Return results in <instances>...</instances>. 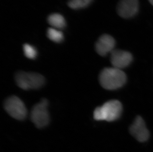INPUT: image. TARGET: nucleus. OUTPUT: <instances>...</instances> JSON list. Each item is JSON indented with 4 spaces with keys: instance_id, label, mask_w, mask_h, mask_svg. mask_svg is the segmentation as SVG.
Listing matches in <instances>:
<instances>
[{
    "instance_id": "obj_1",
    "label": "nucleus",
    "mask_w": 153,
    "mask_h": 152,
    "mask_svg": "<svg viewBox=\"0 0 153 152\" xmlns=\"http://www.w3.org/2000/svg\"><path fill=\"white\" fill-rule=\"evenodd\" d=\"M126 81V76L121 69L114 67L105 68L99 76V82L102 88L108 90H115L121 88Z\"/></svg>"
},
{
    "instance_id": "obj_2",
    "label": "nucleus",
    "mask_w": 153,
    "mask_h": 152,
    "mask_svg": "<svg viewBox=\"0 0 153 152\" xmlns=\"http://www.w3.org/2000/svg\"><path fill=\"white\" fill-rule=\"evenodd\" d=\"M122 111L121 103L117 100H112L105 102L102 106L96 108L93 117L97 121L113 122L120 118Z\"/></svg>"
},
{
    "instance_id": "obj_3",
    "label": "nucleus",
    "mask_w": 153,
    "mask_h": 152,
    "mask_svg": "<svg viewBox=\"0 0 153 152\" xmlns=\"http://www.w3.org/2000/svg\"><path fill=\"white\" fill-rule=\"evenodd\" d=\"M17 86L24 90L39 89L45 85V80L40 74L19 72L15 76Z\"/></svg>"
},
{
    "instance_id": "obj_4",
    "label": "nucleus",
    "mask_w": 153,
    "mask_h": 152,
    "mask_svg": "<svg viewBox=\"0 0 153 152\" xmlns=\"http://www.w3.org/2000/svg\"><path fill=\"white\" fill-rule=\"evenodd\" d=\"M48 106V101L47 99H43L32 108L30 113L31 120L37 128H44L49 123L50 116Z\"/></svg>"
},
{
    "instance_id": "obj_5",
    "label": "nucleus",
    "mask_w": 153,
    "mask_h": 152,
    "mask_svg": "<svg viewBox=\"0 0 153 152\" xmlns=\"http://www.w3.org/2000/svg\"><path fill=\"white\" fill-rule=\"evenodd\" d=\"M6 112L15 119L22 120L27 116V110L21 99L16 96L7 98L4 102Z\"/></svg>"
},
{
    "instance_id": "obj_6",
    "label": "nucleus",
    "mask_w": 153,
    "mask_h": 152,
    "mask_svg": "<svg viewBox=\"0 0 153 152\" xmlns=\"http://www.w3.org/2000/svg\"><path fill=\"white\" fill-rule=\"evenodd\" d=\"M130 133L137 141L146 142L150 137L149 131L146 128L144 121L141 117L137 116L129 128Z\"/></svg>"
},
{
    "instance_id": "obj_7",
    "label": "nucleus",
    "mask_w": 153,
    "mask_h": 152,
    "mask_svg": "<svg viewBox=\"0 0 153 152\" xmlns=\"http://www.w3.org/2000/svg\"><path fill=\"white\" fill-rule=\"evenodd\" d=\"M132 61V55L129 52L115 49L111 53V62L113 67L121 69L126 67Z\"/></svg>"
},
{
    "instance_id": "obj_8",
    "label": "nucleus",
    "mask_w": 153,
    "mask_h": 152,
    "mask_svg": "<svg viewBox=\"0 0 153 152\" xmlns=\"http://www.w3.org/2000/svg\"><path fill=\"white\" fill-rule=\"evenodd\" d=\"M138 0H120L117 7L118 15L123 18H129L136 15L138 11Z\"/></svg>"
},
{
    "instance_id": "obj_9",
    "label": "nucleus",
    "mask_w": 153,
    "mask_h": 152,
    "mask_svg": "<svg viewBox=\"0 0 153 152\" xmlns=\"http://www.w3.org/2000/svg\"><path fill=\"white\" fill-rule=\"evenodd\" d=\"M115 45L116 41L112 36L108 34L102 35L96 43V50L101 56H105L114 50Z\"/></svg>"
},
{
    "instance_id": "obj_10",
    "label": "nucleus",
    "mask_w": 153,
    "mask_h": 152,
    "mask_svg": "<svg viewBox=\"0 0 153 152\" xmlns=\"http://www.w3.org/2000/svg\"><path fill=\"white\" fill-rule=\"evenodd\" d=\"M48 21L52 28L59 30L64 28L66 25L64 17L59 13H53L49 16Z\"/></svg>"
},
{
    "instance_id": "obj_11",
    "label": "nucleus",
    "mask_w": 153,
    "mask_h": 152,
    "mask_svg": "<svg viewBox=\"0 0 153 152\" xmlns=\"http://www.w3.org/2000/svg\"><path fill=\"white\" fill-rule=\"evenodd\" d=\"M47 37L53 42L59 43L64 40V35L59 29L50 28L47 30Z\"/></svg>"
},
{
    "instance_id": "obj_12",
    "label": "nucleus",
    "mask_w": 153,
    "mask_h": 152,
    "mask_svg": "<svg viewBox=\"0 0 153 152\" xmlns=\"http://www.w3.org/2000/svg\"><path fill=\"white\" fill-rule=\"evenodd\" d=\"M93 0H69L68 6L74 10L82 9L89 6Z\"/></svg>"
},
{
    "instance_id": "obj_13",
    "label": "nucleus",
    "mask_w": 153,
    "mask_h": 152,
    "mask_svg": "<svg viewBox=\"0 0 153 152\" xmlns=\"http://www.w3.org/2000/svg\"><path fill=\"white\" fill-rule=\"evenodd\" d=\"M23 51L25 56L29 59H34L37 55V52L36 49L33 46L29 44L24 45Z\"/></svg>"
},
{
    "instance_id": "obj_14",
    "label": "nucleus",
    "mask_w": 153,
    "mask_h": 152,
    "mask_svg": "<svg viewBox=\"0 0 153 152\" xmlns=\"http://www.w3.org/2000/svg\"><path fill=\"white\" fill-rule=\"evenodd\" d=\"M148 1L151 4H152L153 6V0H148Z\"/></svg>"
}]
</instances>
